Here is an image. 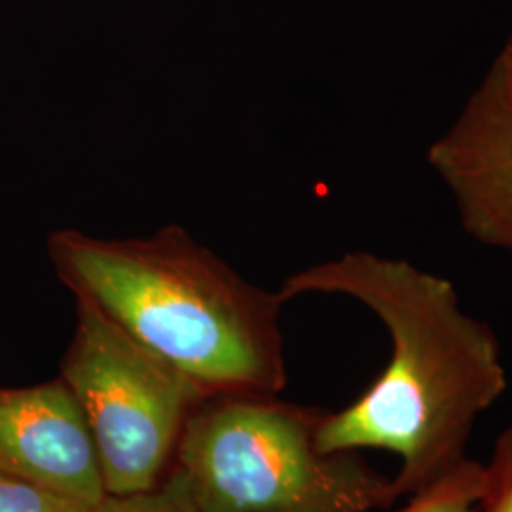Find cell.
Returning a JSON list of instances; mask_svg holds the SVG:
<instances>
[{
    "label": "cell",
    "instance_id": "8fae6325",
    "mask_svg": "<svg viewBox=\"0 0 512 512\" xmlns=\"http://www.w3.org/2000/svg\"><path fill=\"white\" fill-rule=\"evenodd\" d=\"M492 67L497 73L501 74V78L512 88V37L507 40L503 50L495 57Z\"/></svg>",
    "mask_w": 512,
    "mask_h": 512
},
{
    "label": "cell",
    "instance_id": "9c48e42d",
    "mask_svg": "<svg viewBox=\"0 0 512 512\" xmlns=\"http://www.w3.org/2000/svg\"><path fill=\"white\" fill-rule=\"evenodd\" d=\"M93 505L0 473V512H90Z\"/></svg>",
    "mask_w": 512,
    "mask_h": 512
},
{
    "label": "cell",
    "instance_id": "8992f818",
    "mask_svg": "<svg viewBox=\"0 0 512 512\" xmlns=\"http://www.w3.org/2000/svg\"><path fill=\"white\" fill-rule=\"evenodd\" d=\"M0 473L90 505L107 494L88 423L59 376L0 387Z\"/></svg>",
    "mask_w": 512,
    "mask_h": 512
},
{
    "label": "cell",
    "instance_id": "7c38bea8",
    "mask_svg": "<svg viewBox=\"0 0 512 512\" xmlns=\"http://www.w3.org/2000/svg\"><path fill=\"white\" fill-rule=\"evenodd\" d=\"M287 512H325V511H319V509H298V511H287Z\"/></svg>",
    "mask_w": 512,
    "mask_h": 512
},
{
    "label": "cell",
    "instance_id": "6da1fadb",
    "mask_svg": "<svg viewBox=\"0 0 512 512\" xmlns=\"http://www.w3.org/2000/svg\"><path fill=\"white\" fill-rule=\"evenodd\" d=\"M287 302L302 294H342L384 325L391 355L382 374L315 429L323 456L376 448L395 454L397 497H410L467 459L476 420L507 389L494 330L461 308L456 287L420 266L353 251L285 279Z\"/></svg>",
    "mask_w": 512,
    "mask_h": 512
},
{
    "label": "cell",
    "instance_id": "3957f363",
    "mask_svg": "<svg viewBox=\"0 0 512 512\" xmlns=\"http://www.w3.org/2000/svg\"><path fill=\"white\" fill-rule=\"evenodd\" d=\"M323 412L277 397L205 399L186 421L173 467L202 512H372L395 488L357 454L323 456Z\"/></svg>",
    "mask_w": 512,
    "mask_h": 512
},
{
    "label": "cell",
    "instance_id": "5b68a950",
    "mask_svg": "<svg viewBox=\"0 0 512 512\" xmlns=\"http://www.w3.org/2000/svg\"><path fill=\"white\" fill-rule=\"evenodd\" d=\"M465 232L512 255V88L490 67L427 152Z\"/></svg>",
    "mask_w": 512,
    "mask_h": 512
},
{
    "label": "cell",
    "instance_id": "ba28073f",
    "mask_svg": "<svg viewBox=\"0 0 512 512\" xmlns=\"http://www.w3.org/2000/svg\"><path fill=\"white\" fill-rule=\"evenodd\" d=\"M90 512H202L190 494L183 475L171 471L150 490L133 494H105Z\"/></svg>",
    "mask_w": 512,
    "mask_h": 512
},
{
    "label": "cell",
    "instance_id": "30bf717a",
    "mask_svg": "<svg viewBox=\"0 0 512 512\" xmlns=\"http://www.w3.org/2000/svg\"><path fill=\"white\" fill-rule=\"evenodd\" d=\"M478 512H512V425L495 440Z\"/></svg>",
    "mask_w": 512,
    "mask_h": 512
},
{
    "label": "cell",
    "instance_id": "7a4b0ae2",
    "mask_svg": "<svg viewBox=\"0 0 512 512\" xmlns=\"http://www.w3.org/2000/svg\"><path fill=\"white\" fill-rule=\"evenodd\" d=\"M48 255L76 304L175 366L207 397H277L287 385L285 300L243 279L181 226L129 239L59 230Z\"/></svg>",
    "mask_w": 512,
    "mask_h": 512
},
{
    "label": "cell",
    "instance_id": "52a82bcc",
    "mask_svg": "<svg viewBox=\"0 0 512 512\" xmlns=\"http://www.w3.org/2000/svg\"><path fill=\"white\" fill-rule=\"evenodd\" d=\"M484 484V465L463 459L429 486L410 495L408 505L397 512H478Z\"/></svg>",
    "mask_w": 512,
    "mask_h": 512
},
{
    "label": "cell",
    "instance_id": "277c9868",
    "mask_svg": "<svg viewBox=\"0 0 512 512\" xmlns=\"http://www.w3.org/2000/svg\"><path fill=\"white\" fill-rule=\"evenodd\" d=\"M59 378L80 404L105 492L114 495L150 490L171 471L186 421L209 399L175 366L82 304Z\"/></svg>",
    "mask_w": 512,
    "mask_h": 512
}]
</instances>
